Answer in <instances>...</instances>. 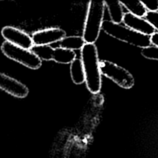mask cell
<instances>
[{
  "instance_id": "19",
  "label": "cell",
  "mask_w": 158,
  "mask_h": 158,
  "mask_svg": "<svg viewBox=\"0 0 158 158\" xmlns=\"http://www.w3.org/2000/svg\"><path fill=\"white\" fill-rule=\"evenodd\" d=\"M150 40L151 45L158 47V32H155L150 36Z\"/></svg>"
},
{
  "instance_id": "10",
  "label": "cell",
  "mask_w": 158,
  "mask_h": 158,
  "mask_svg": "<svg viewBox=\"0 0 158 158\" xmlns=\"http://www.w3.org/2000/svg\"><path fill=\"white\" fill-rule=\"evenodd\" d=\"M105 5L109 12L110 20L115 23H122L125 12L121 1L118 0L105 1Z\"/></svg>"
},
{
  "instance_id": "16",
  "label": "cell",
  "mask_w": 158,
  "mask_h": 158,
  "mask_svg": "<svg viewBox=\"0 0 158 158\" xmlns=\"http://www.w3.org/2000/svg\"><path fill=\"white\" fill-rule=\"evenodd\" d=\"M141 55L146 59L158 60V47L151 45L141 49Z\"/></svg>"
},
{
  "instance_id": "18",
  "label": "cell",
  "mask_w": 158,
  "mask_h": 158,
  "mask_svg": "<svg viewBox=\"0 0 158 158\" xmlns=\"http://www.w3.org/2000/svg\"><path fill=\"white\" fill-rule=\"evenodd\" d=\"M148 12L158 11V0H151L143 1Z\"/></svg>"
},
{
  "instance_id": "8",
  "label": "cell",
  "mask_w": 158,
  "mask_h": 158,
  "mask_svg": "<svg viewBox=\"0 0 158 158\" xmlns=\"http://www.w3.org/2000/svg\"><path fill=\"white\" fill-rule=\"evenodd\" d=\"M0 89L19 98H25L29 93L28 88L24 84L1 72Z\"/></svg>"
},
{
  "instance_id": "9",
  "label": "cell",
  "mask_w": 158,
  "mask_h": 158,
  "mask_svg": "<svg viewBox=\"0 0 158 158\" xmlns=\"http://www.w3.org/2000/svg\"><path fill=\"white\" fill-rule=\"evenodd\" d=\"M122 23L130 29L147 36H150L156 32L154 28L144 17H137L128 12L124 14Z\"/></svg>"
},
{
  "instance_id": "1",
  "label": "cell",
  "mask_w": 158,
  "mask_h": 158,
  "mask_svg": "<svg viewBox=\"0 0 158 158\" xmlns=\"http://www.w3.org/2000/svg\"><path fill=\"white\" fill-rule=\"evenodd\" d=\"M81 60L87 88L91 93L97 94L101 89L102 74L98 49L94 44H85L81 49Z\"/></svg>"
},
{
  "instance_id": "7",
  "label": "cell",
  "mask_w": 158,
  "mask_h": 158,
  "mask_svg": "<svg viewBox=\"0 0 158 158\" xmlns=\"http://www.w3.org/2000/svg\"><path fill=\"white\" fill-rule=\"evenodd\" d=\"M66 32L59 28H48L35 31L32 35L34 45H49L60 41L65 37Z\"/></svg>"
},
{
  "instance_id": "12",
  "label": "cell",
  "mask_w": 158,
  "mask_h": 158,
  "mask_svg": "<svg viewBox=\"0 0 158 158\" xmlns=\"http://www.w3.org/2000/svg\"><path fill=\"white\" fill-rule=\"evenodd\" d=\"M121 1L123 7L128 10V12L139 17H144L148 10L142 1L133 0Z\"/></svg>"
},
{
  "instance_id": "3",
  "label": "cell",
  "mask_w": 158,
  "mask_h": 158,
  "mask_svg": "<svg viewBox=\"0 0 158 158\" xmlns=\"http://www.w3.org/2000/svg\"><path fill=\"white\" fill-rule=\"evenodd\" d=\"M102 30L117 40L138 48L143 49L151 45L149 36L138 33L123 23H115L110 20H104Z\"/></svg>"
},
{
  "instance_id": "11",
  "label": "cell",
  "mask_w": 158,
  "mask_h": 158,
  "mask_svg": "<svg viewBox=\"0 0 158 158\" xmlns=\"http://www.w3.org/2000/svg\"><path fill=\"white\" fill-rule=\"evenodd\" d=\"M70 72L73 82L76 85H80L85 81V72L81 59L76 58L70 64Z\"/></svg>"
},
{
  "instance_id": "4",
  "label": "cell",
  "mask_w": 158,
  "mask_h": 158,
  "mask_svg": "<svg viewBox=\"0 0 158 158\" xmlns=\"http://www.w3.org/2000/svg\"><path fill=\"white\" fill-rule=\"evenodd\" d=\"M1 49L6 57L29 69L36 70L42 65L41 60L31 51L15 46L6 41L2 43Z\"/></svg>"
},
{
  "instance_id": "5",
  "label": "cell",
  "mask_w": 158,
  "mask_h": 158,
  "mask_svg": "<svg viewBox=\"0 0 158 158\" xmlns=\"http://www.w3.org/2000/svg\"><path fill=\"white\" fill-rule=\"evenodd\" d=\"M100 69L102 75L122 88L130 89L134 85L135 80L131 73L115 63L102 60L100 61Z\"/></svg>"
},
{
  "instance_id": "2",
  "label": "cell",
  "mask_w": 158,
  "mask_h": 158,
  "mask_svg": "<svg viewBox=\"0 0 158 158\" xmlns=\"http://www.w3.org/2000/svg\"><path fill=\"white\" fill-rule=\"evenodd\" d=\"M105 8L104 1H89L82 35L85 43L94 44L98 39L104 20Z\"/></svg>"
},
{
  "instance_id": "13",
  "label": "cell",
  "mask_w": 158,
  "mask_h": 158,
  "mask_svg": "<svg viewBox=\"0 0 158 158\" xmlns=\"http://www.w3.org/2000/svg\"><path fill=\"white\" fill-rule=\"evenodd\" d=\"M76 59V54L73 51L60 47L54 48L52 60L59 64H71Z\"/></svg>"
},
{
  "instance_id": "15",
  "label": "cell",
  "mask_w": 158,
  "mask_h": 158,
  "mask_svg": "<svg viewBox=\"0 0 158 158\" xmlns=\"http://www.w3.org/2000/svg\"><path fill=\"white\" fill-rule=\"evenodd\" d=\"M54 48L49 45H33L30 49L40 60H52Z\"/></svg>"
},
{
  "instance_id": "6",
  "label": "cell",
  "mask_w": 158,
  "mask_h": 158,
  "mask_svg": "<svg viewBox=\"0 0 158 158\" xmlns=\"http://www.w3.org/2000/svg\"><path fill=\"white\" fill-rule=\"evenodd\" d=\"M1 35L6 41L27 49L30 50L34 45L32 38L28 34L12 26L3 27Z\"/></svg>"
},
{
  "instance_id": "17",
  "label": "cell",
  "mask_w": 158,
  "mask_h": 158,
  "mask_svg": "<svg viewBox=\"0 0 158 158\" xmlns=\"http://www.w3.org/2000/svg\"><path fill=\"white\" fill-rule=\"evenodd\" d=\"M144 18L152 25L155 30L158 32V11L148 12Z\"/></svg>"
},
{
  "instance_id": "14",
  "label": "cell",
  "mask_w": 158,
  "mask_h": 158,
  "mask_svg": "<svg viewBox=\"0 0 158 158\" xmlns=\"http://www.w3.org/2000/svg\"><path fill=\"white\" fill-rule=\"evenodd\" d=\"M85 44L82 36H69L64 37L60 41V47L74 51L81 49Z\"/></svg>"
}]
</instances>
